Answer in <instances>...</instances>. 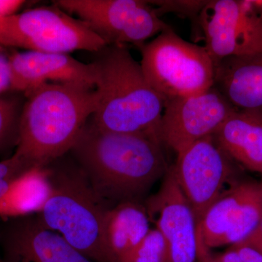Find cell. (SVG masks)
<instances>
[{
	"mask_svg": "<svg viewBox=\"0 0 262 262\" xmlns=\"http://www.w3.org/2000/svg\"><path fill=\"white\" fill-rule=\"evenodd\" d=\"M0 248L1 262H94L46 228L37 214L11 217L0 230Z\"/></svg>",
	"mask_w": 262,
	"mask_h": 262,
	"instance_id": "11",
	"label": "cell"
},
{
	"mask_svg": "<svg viewBox=\"0 0 262 262\" xmlns=\"http://www.w3.org/2000/svg\"><path fill=\"white\" fill-rule=\"evenodd\" d=\"M126 262H169L168 248L158 229H151Z\"/></svg>",
	"mask_w": 262,
	"mask_h": 262,
	"instance_id": "20",
	"label": "cell"
},
{
	"mask_svg": "<svg viewBox=\"0 0 262 262\" xmlns=\"http://www.w3.org/2000/svg\"><path fill=\"white\" fill-rule=\"evenodd\" d=\"M213 137L233 161L262 174V111L236 110Z\"/></svg>",
	"mask_w": 262,
	"mask_h": 262,
	"instance_id": "15",
	"label": "cell"
},
{
	"mask_svg": "<svg viewBox=\"0 0 262 262\" xmlns=\"http://www.w3.org/2000/svg\"><path fill=\"white\" fill-rule=\"evenodd\" d=\"M96 53L98 101L93 122L108 132L158 136L164 101L148 84L141 63L123 45L106 46Z\"/></svg>",
	"mask_w": 262,
	"mask_h": 262,
	"instance_id": "4",
	"label": "cell"
},
{
	"mask_svg": "<svg viewBox=\"0 0 262 262\" xmlns=\"http://www.w3.org/2000/svg\"><path fill=\"white\" fill-rule=\"evenodd\" d=\"M0 262H1V260H0Z\"/></svg>",
	"mask_w": 262,
	"mask_h": 262,
	"instance_id": "28",
	"label": "cell"
},
{
	"mask_svg": "<svg viewBox=\"0 0 262 262\" xmlns=\"http://www.w3.org/2000/svg\"><path fill=\"white\" fill-rule=\"evenodd\" d=\"M12 92L11 72L9 56L0 52V96Z\"/></svg>",
	"mask_w": 262,
	"mask_h": 262,
	"instance_id": "24",
	"label": "cell"
},
{
	"mask_svg": "<svg viewBox=\"0 0 262 262\" xmlns=\"http://www.w3.org/2000/svg\"><path fill=\"white\" fill-rule=\"evenodd\" d=\"M139 51L146 80L164 104L213 87L215 66L206 48L186 41L170 26Z\"/></svg>",
	"mask_w": 262,
	"mask_h": 262,
	"instance_id": "5",
	"label": "cell"
},
{
	"mask_svg": "<svg viewBox=\"0 0 262 262\" xmlns=\"http://www.w3.org/2000/svg\"><path fill=\"white\" fill-rule=\"evenodd\" d=\"M149 215L139 202H124L108 209L103 241L111 262H126L150 230Z\"/></svg>",
	"mask_w": 262,
	"mask_h": 262,
	"instance_id": "16",
	"label": "cell"
},
{
	"mask_svg": "<svg viewBox=\"0 0 262 262\" xmlns=\"http://www.w3.org/2000/svg\"><path fill=\"white\" fill-rule=\"evenodd\" d=\"M155 8L159 16L166 13H173L182 18L190 19L196 25L201 12L208 1L203 0H158L148 1Z\"/></svg>",
	"mask_w": 262,
	"mask_h": 262,
	"instance_id": "21",
	"label": "cell"
},
{
	"mask_svg": "<svg viewBox=\"0 0 262 262\" xmlns=\"http://www.w3.org/2000/svg\"><path fill=\"white\" fill-rule=\"evenodd\" d=\"M213 262H262V253L245 242L230 246Z\"/></svg>",
	"mask_w": 262,
	"mask_h": 262,
	"instance_id": "23",
	"label": "cell"
},
{
	"mask_svg": "<svg viewBox=\"0 0 262 262\" xmlns=\"http://www.w3.org/2000/svg\"><path fill=\"white\" fill-rule=\"evenodd\" d=\"M262 220V183L255 182L254 187L239 208L237 217L222 243L232 246L248 238Z\"/></svg>",
	"mask_w": 262,
	"mask_h": 262,
	"instance_id": "18",
	"label": "cell"
},
{
	"mask_svg": "<svg viewBox=\"0 0 262 262\" xmlns=\"http://www.w3.org/2000/svg\"><path fill=\"white\" fill-rule=\"evenodd\" d=\"M12 92L25 94L47 83L74 84L96 89L94 63H84L68 53L14 52L9 56Z\"/></svg>",
	"mask_w": 262,
	"mask_h": 262,
	"instance_id": "13",
	"label": "cell"
},
{
	"mask_svg": "<svg viewBox=\"0 0 262 262\" xmlns=\"http://www.w3.org/2000/svg\"><path fill=\"white\" fill-rule=\"evenodd\" d=\"M34 169L32 164L15 153L0 162V191L8 194L15 182Z\"/></svg>",
	"mask_w": 262,
	"mask_h": 262,
	"instance_id": "22",
	"label": "cell"
},
{
	"mask_svg": "<svg viewBox=\"0 0 262 262\" xmlns=\"http://www.w3.org/2000/svg\"><path fill=\"white\" fill-rule=\"evenodd\" d=\"M25 3L22 0H0V19L16 14Z\"/></svg>",
	"mask_w": 262,
	"mask_h": 262,
	"instance_id": "25",
	"label": "cell"
},
{
	"mask_svg": "<svg viewBox=\"0 0 262 262\" xmlns=\"http://www.w3.org/2000/svg\"><path fill=\"white\" fill-rule=\"evenodd\" d=\"M46 187L38 219L94 262H111L103 241L110 208L95 194L82 169L63 157L39 169Z\"/></svg>",
	"mask_w": 262,
	"mask_h": 262,
	"instance_id": "3",
	"label": "cell"
},
{
	"mask_svg": "<svg viewBox=\"0 0 262 262\" xmlns=\"http://www.w3.org/2000/svg\"><path fill=\"white\" fill-rule=\"evenodd\" d=\"M213 87L237 110L262 111V53L215 63Z\"/></svg>",
	"mask_w": 262,
	"mask_h": 262,
	"instance_id": "14",
	"label": "cell"
},
{
	"mask_svg": "<svg viewBox=\"0 0 262 262\" xmlns=\"http://www.w3.org/2000/svg\"><path fill=\"white\" fill-rule=\"evenodd\" d=\"M236 108L215 88L175 98L164 104L158 136L177 153L195 141L213 136Z\"/></svg>",
	"mask_w": 262,
	"mask_h": 262,
	"instance_id": "10",
	"label": "cell"
},
{
	"mask_svg": "<svg viewBox=\"0 0 262 262\" xmlns=\"http://www.w3.org/2000/svg\"><path fill=\"white\" fill-rule=\"evenodd\" d=\"M0 45L42 53H98L108 46L87 24L54 4L0 19Z\"/></svg>",
	"mask_w": 262,
	"mask_h": 262,
	"instance_id": "6",
	"label": "cell"
},
{
	"mask_svg": "<svg viewBox=\"0 0 262 262\" xmlns=\"http://www.w3.org/2000/svg\"><path fill=\"white\" fill-rule=\"evenodd\" d=\"M69 153L110 208L124 202L141 203L169 168L157 134L108 132L91 117Z\"/></svg>",
	"mask_w": 262,
	"mask_h": 262,
	"instance_id": "1",
	"label": "cell"
},
{
	"mask_svg": "<svg viewBox=\"0 0 262 262\" xmlns=\"http://www.w3.org/2000/svg\"><path fill=\"white\" fill-rule=\"evenodd\" d=\"M15 154L42 168L68 154L98 106L96 89L47 83L24 94Z\"/></svg>",
	"mask_w": 262,
	"mask_h": 262,
	"instance_id": "2",
	"label": "cell"
},
{
	"mask_svg": "<svg viewBox=\"0 0 262 262\" xmlns=\"http://www.w3.org/2000/svg\"><path fill=\"white\" fill-rule=\"evenodd\" d=\"M69 14L87 24L108 46L134 45L138 48L169 26L148 1L141 0H58Z\"/></svg>",
	"mask_w": 262,
	"mask_h": 262,
	"instance_id": "7",
	"label": "cell"
},
{
	"mask_svg": "<svg viewBox=\"0 0 262 262\" xmlns=\"http://www.w3.org/2000/svg\"><path fill=\"white\" fill-rule=\"evenodd\" d=\"M25 100L21 93L0 96V153L18 144L20 115Z\"/></svg>",
	"mask_w": 262,
	"mask_h": 262,
	"instance_id": "19",
	"label": "cell"
},
{
	"mask_svg": "<svg viewBox=\"0 0 262 262\" xmlns=\"http://www.w3.org/2000/svg\"><path fill=\"white\" fill-rule=\"evenodd\" d=\"M146 208L149 215H157L156 228L166 243L169 262H195L199 257L198 222L170 168Z\"/></svg>",
	"mask_w": 262,
	"mask_h": 262,
	"instance_id": "12",
	"label": "cell"
},
{
	"mask_svg": "<svg viewBox=\"0 0 262 262\" xmlns=\"http://www.w3.org/2000/svg\"><path fill=\"white\" fill-rule=\"evenodd\" d=\"M243 242L251 245L262 253V220L257 228L255 229L253 233Z\"/></svg>",
	"mask_w": 262,
	"mask_h": 262,
	"instance_id": "26",
	"label": "cell"
},
{
	"mask_svg": "<svg viewBox=\"0 0 262 262\" xmlns=\"http://www.w3.org/2000/svg\"><path fill=\"white\" fill-rule=\"evenodd\" d=\"M232 160L213 136L195 141L177 153L170 167L179 188L194 212L198 226L233 177Z\"/></svg>",
	"mask_w": 262,
	"mask_h": 262,
	"instance_id": "9",
	"label": "cell"
},
{
	"mask_svg": "<svg viewBox=\"0 0 262 262\" xmlns=\"http://www.w3.org/2000/svg\"><path fill=\"white\" fill-rule=\"evenodd\" d=\"M196 25L214 65L262 53V17L250 0H208Z\"/></svg>",
	"mask_w": 262,
	"mask_h": 262,
	"instance_id": "8",
	"label": "cell"
},
{
	"mask_svg": "<svg viewBox=\"0 0 262 262\" xmlns=\"http://www.w3.org/2000/svg\"><path fill=\"white\" fill-rule=\"evenodd\" d=\"M254 184L255 182H244L234 185L207 210L198 226L199 256L204 258L207 250L222 246L239 208Z\"/></svg>",
	"mask_w": 262,
	"mask_h": 262,
	"instance_id": "17",
	"label": "cell"
},
{
	"mask_svg": "<svg viewBox=\"0 0 262 262\" xmlns=\"http://www.w3.org/2000/svg\"><path fill=\"white\" fill-rule=\"evenodd\" d=\"M254 10L262 17V0H250Z\"/></svg>",
	"mask_w": 262,
	"mask_h": 262,
	"instance_id": "27",
	"label": "cell"
}]
</instances>
